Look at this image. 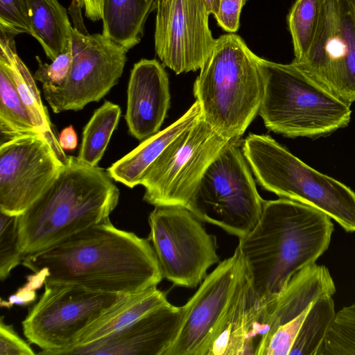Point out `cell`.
<instances>
[{
    "instance_id": "cell-30",
    "label": "cell",
    "mask_w": 355,
    "mask_h": 355,
    "mask_svg": "<svg viewBox=\"0 0 355 355\" xmlns=\"http://www.w3.org/2000/svg\"><path fill=\"white\" fill-rule=\"evenodd\" d=\"M24 257L19 230L18 216L0 212V279L22 263Z\"/></svg>"
},
{
    "instance_id": "cell-23",
    "label": "cell",
    "mask_w": 355,
    "mask_h": 355,
    "mask_svg": "<svg viewBox=\"0 0 355 355\" xmlns=\"http://www.w3.org/2000/svg\"><path fill=\"white\" fill-rule=\"evenodd\" d=\"M31 35L51 61L71 44L73 27L58 0H26Z\"/></svg>"
},
{
    "instance_id": "cell-4",
    "label": "cell",
    "mask_w": 355,
    "mask_h": 355,
    "mask_svg": "<svg viewBox=\"0 0 355 355\" xmlns=\"http://www.w3.org/2000/svg\"><path fill=\"white\" fill-rule=\"evenodd\" d=\"M200 70L193 92L203 119L223 137L241 141L263 96L261 58L231 33L216 40Z\"/></svg>"
},
{
    "instance_id": "cell-38",
    "label": "cell",
    "mask_w": 355,
    "mask_h": 355,
    "mask_svg": "<svg viewBox=\"0 0 355 355\" xmlns=\"http://www.w3.org/2000/svg\"><path fill=\"white\" fill-rule=\"evenodd\" d=\"M221 0H202L208 12L214 15H217Z\"/></svg>"
},
{
    "instance_id": "cell-1",
    "label": "cell",
    "mask_w": 355,
    "mask_h": 355,
    "mask_svg": "<svg viewBox=\"0 0 355 355\" xmlns=\"http://www.w3.org/2000/svg\"><path fill=\"white\" fill-rule=\"evenodd\" d=\"M22 265L46 274V282L89 291L132 295L157 286L163 276L148 239L116 228L110 218L45 250Z\"/></svg>"
},
{
    "instance_id": "cell-11",
    "label": "cell",
    "mask_w": 355,
    "mask_h": 355,
    "mask_svg": "<svg viewBox=\"0 0 355 355\" xmlns=\"http://www.w3.org/2000/svg\"><path fill=\"white\" fill-rule=\"evenodd\" d=\"M71 49L73 62L64 83L42 86L44 97L56 114L78 111L103 98L121 77L128 51L102 33L91 35L76 28Z\"/></svg>"
},
{
    "instance_id": "cell-37",
    "label": "cell",
    "mask_w": 355,
    "mask_h": 355,
    "mask_svg": "<svg viewBox=\"0 0 355 355\" xmlns=\"http://www.w3.org/2000/svg\"><path fill=\"white\" fill-rule=\"evenodd\" d=\"M85 9V16L92 21L103 18L104 0H80Z\"/></svg>"
},
{
    "instance_id": "cell-7",
    "label": "cell",
    "mask_w": 355,
    "mask_h": 355,
    "mask_svg": "<svg viewBox=\"0 0 355 355\" xmlns=\"http://www.w3.org/2000/svg\"><path fill=\"white\" fill-rule=\"evenodd\" d=\"M242 141L230 144L211 163L187 207L201 221L239 239L258 223L265 201L243 153Z\"/></svg>"
},
{
    "instance_id": "cell-25",
    "label": "cell",
    "mask_w": 355,
    "mask_h": 355,
    "mask_svg": "<svg viewBox=\"0 0 355 355\" xmlns=\"http://www.w3.org/2000/svg\"><path fill=\"white\" fill-rule=\"evenodd\" d=\"M331 295L316 300L310 306L290 355H322L324 341L336 316Z\"/></svg>"
},
{
    "instance_id": "cell-9",
    "label": "cell",
    "mask_w": 355,
    "mask_h": 355,
    "mask_svg": "<svg viewBox=\"0 0 355 355\" xmlns=\"http://www.w3.org/2000/svg\"><path fill=\"white\" fill-rule=\"evenodd\" d=\"M241 141L223 137L201 116L147 168L140 182L145 188L144 200L155 207L187 208L211 163L230 144Z\"/></svg>"
},
{
    "instance_id": "cell-10",
    "label": "cell",
    "mask_w": 355,
    "mask_h": 355,
    "mask_svg": "<svg viewBox=\"0 0 355 355\" xmlns=\"http://www.w3.org/2000/svg\"><path fill=\"white\" fill-rule=\"evenodd\" d=\"M150 241L163 278L174 285L194 288L219 262L216 238L182 206H156L148 216Z\"/></svg>"
},
{
    "instance_id": "cell-31",
    "label": "cell",
    "mask_w": 355,
    "mask_h": 355,
    "mask_svg": "<svg viewBox=\"0 0 355 355\" xmlns=\"http://www.w3.org/2000/svg\"><path fill=\"white\" fill-rule=\"evenodd\" d=\"M0 29L11 35H31L26 0H0Z\"/></svg>"
},
{
    "instance_id": "cell-35",
    "label": "cell",
    "mask_w": 355,
    "mask_h": 355,
    "mask_svg": "<svg viewBox=\"0 0 355 355\" xmlns=\"http://www.w3.org/2000/svg\"><path fill=\"white\" fill-rule=\"evenodd\" d=\"M246 0H221L215 18L218 24L228 33H235L239 27L241 10Z\"/></svg>"
},
{
    "instance_id": "cell-3",
    "label": "cell",
    "mask_w": 355,
    "mask_h": 355,
    "mask_svg": "<svg viewBox=\"0 0 355 355\" xmlns=\"http://www.w3.org/2000/svg\"><path fill=\"white\" fill-rule=\"evenodd\" d=\"M102 168L68 155L42 195L18 216L24 257L35 254L109 218L120 192Z\"/></svg>"
},
{
    "instance_id": "cell-27",
    "label": "cell",
    "mask_w": 355,
    "mask_h": 355,
    "mask_svg": "<svg viewBox=\"0 0 355 355\" xmlns=\"http://www.w3.org/2000/svg\"><path fill=\"white\" fill-rule=\"evenodd\" d=\"M0 131L5 140L15 137L40 134L16 85L8 73L0 66Z\"/></svg>"
},
{
    "instance_id": "cell-14",
    "label": "cell",
    "mask_w": 355,
    "mask_h": 355,
    "mask_svg": "<svg viewBox=\"0 0 355 355\" xmlns=\"http://www.w3.org/2000/svg\"><path fill=\"white\" fill-rule=\"evenodd\" d=\"M155 49L176 74L200 69L216 40L202 0H156Z\"/></svg>"
},
{
    "instance_id": "cell-17",
    "label": "cell",
    "mask_w": 355,
    "mask_h": 355,
    "mask_svg": "<svg viewBox=\"0 0 355 355\" xmlns=\"http://www.w3.org/2000/svg\"><path fill=\"white\" fill-rule=\"evenodd\" d=\"M168 75L157 60L141 59L130 71L125 119L129 134L143 141L156 134L170 106Z\"/></svg>"
},
{
    "instance_id": "cell-40",
    "label": "cell",
    "mask_w": 355,
    "mask_h": 355,
    "mask_svg": "<svg viewBox=\"0 0 355 355\" xmlns=\"http://www.w3.org/2000/svg\"><path fill=\"white\" fill-rule=\"evenodd\" d=\"M153 1H155V0H153Z\"/></svg>"
},
{
    "instance_id": "cell-29",
    "label": "cell",
    "mask_w": 355,
    "mask_h": 355,
    "mask_svg": "<svg viewBox=\"0 0 355 355\" xmlns=\"http://www.w3.org/2000/svg\"><path fill=\"white\" fill-rule=\"evenodd\" d=\"M322 355H355V304L336 313Z\"/></svg>"
},
{
    "instance_id": "cell-2",
    "label": "cell",
    "mask_w": 355,
    "mask_h": 355,
    "mask_svg": "<svg viewBox=\"0 0 355 355\" xmlns=\"http://www.w3.org/2000/svg\"><path fill=\"white\" fill-rule=\"evenodd\" d=\"M331 219L292 200L264 201L258 223L237 246L260 305L276 298L297 271L316 263L328 249Z\"/></svg>"
},
{
    "instance_id": "cell-36",
    "label": "cell",
    "mask_w": 355,
    "mask_h": 355,
    "mask_svg": "<svg viewBox=\"0 0 355 355\" xmlns=\"http://www.w3.org/2000/svg\"><path fill=\"white\" fill-rule=\"evenodd\" d=\"M58 142L63 150H72L76 148L78 138L72 125L64 128L58 137Z\"/></svg>"
},
{
    "instance_id": "cell-33",
    "label": "cell",
    "mask_w": 355,
    "mask_h": 355,
    "mask_svg": "<svg viewBox=\"0 0 355 355\" xmlns=\"http://www.w3.org/2000/svg\"><path fill=\"white\" fill-rule=\"evenodd\" d=\"M35 353L15 331L12 325L0 320V355H34Z\"/></svg>"
},
{
    "instance_id": "cell-20",
    "label": "cell",
    "mask_w": 355,
    "mask_h": 355,
    "mask_svg": "<svg viewBox=\"0 0 355 355\" xmlns=\"http://www.w3.org/2000/svg\"><path fill=\"white\" fill-rule=\"evenodd\" d=\"M201 116L200 105L196 101L178 120L163 130L143 140L135 149L112 164L107 172L114 180L129 188L140 184L147 168L166 146L193 125Z\"/></svg>"
},
{
    "instance_id": "cell-15",
    "label": "cell",
    "mask_w": 355,
    "mask_h": 355,
    "mask_svg": "<svg viewBox=\"0 0 355 355\" xmlns=\"http://www.w3.org/2000/svg\"><path fill=\"white\" fill-rule=\"evenodd\" d=\"M244 268L239 249L220 262L183 306V316L164 355H200L227 307Z\"/></svg>"
},
{
    "instance_id": "cell-32",
    "label": "cell",
    "mask_w": 355,
    "mask_h": 355,
    "mask_svg": "<svg viewBox=\"0 0 355 355\" xmlns=\"http://www.w3.org/2000/svg\"><path fill=\"white\" fill-rule=\"evenodd\" d=\"M36 60L38 68L34 78L42 83V86H60L67 80L71 71L73 62L71 44L50 64L42 62L38 56Z\"/></svg>"
},
{
    "instance_id": "cell-8",
    "label": "cell",
    "mask_w": 355,
    "mask_h": 355,
    "mask_svg": "<svg viewBox=\"0 0 355 355\" xmlns=\"http://www.w3.org/2000/svg\"><path fill=\"white\" fill-rule=\"evenodd\" d=\"M125 296L46 282L39 301L21 322L24 334L42 349L39 354L62 355L76 345L88 327Z\"/></svg>"
},
{
    "instance_id": "cell-21",
    "label": "cell",
    "mask_w": 355,
    "mask_h": 355,
    "mask_svg": "<svg viewBox=\"0 0 355 355\" xmlns=\"http://www.w3.org/2000/svg\"><path fill=\"white\" fill-rule=\"evenodd\" d=\"M10 35L1 31L0 66L3 67L12 78L20 97L40 135L45 138L60 160L65 164L68 155L59 144L58 138L54 132L46 107L42 103L35 78L17 55L14 40Z\"/></svg>"
},
{
    "instance_id": "cell-16",
    "label": "cell",
    "mask_w": 355,
    "mask_h": 355,
    "mask_svg": "<svg viewBox=\"0 0 355 355\" xmlns=\"http://www.w3.org/2000/svg\"><path fill=\"white\" fill-rule=\"evenodd\" d=\"M183 306L171 303L101 339L73 347L62 355H164L175 338Z\"/></svg>"
},
{
    "instance_id": "cell-6",
    "label": "cell",
    "mask_w": 355,
    "mask_h": 355,
    "mask_svg": "<svg viewBox=\"0 0 355 355\" xmlns=\"http://www.w3.org/2000/svg\"><path fill=\"white\" fill-rule=\"evenodd\" d=\"M241 149L264 189L313 207L346 232H355V191L349 187L309 166L269 135L250 133Z\"/></svg>"
},
{
    "instance_id": "cell-18",
    "label": "cell",
    "mask_w": 355,
    "mask_h": 355,
    "mask_svg": "<svg viewBox=\"0 0 355 355\" xmlns=\"http://www.w3.org/2000/svg\"><path fill=\"white\" fill-rule=\"evenodd\" d=\"M259 302L245 268L200 355H256L262 338Z\"/></svg>"
},
{
    "instance_id": "cell-39",
    "label": "cell",
    "mask_w": 355,
    "mask_h": 355,
    "mask_svg": "<svg viewBox=\"0 0 355 355\" xmlns=\"http://www.w3.org/2000/svg\"><path fill=\"white\" fill-rule=\"evenodd\" d=\"M148 1H153V2H155L154 1H152V0H148Z\"/></svg>"
},
{
    "instance_id": "cell-34",
    "label": "cell",
    "mask_w": 355,
    "mask_h": 355,
    "mask_svg": "<svg viewBox=\"0 0 355 355\" xmlns=\"http://www.w3.org/2000/svg\"><path fill=\"white\" fill-rule=\"evenodd\" d=\"M26 279V283L15 293L10 295L7 301L1 300V306L10 309L15 304L25 306L35 300V291L44 284L46 274L43 270H40L27 276Z\"/></svg>"
},
{
    "instance_id": "cell-12",
    "label": "cell",
    "mask_w": 355,
    "mask_h": 355,
    "mask_svg": "<svg viewBox=\"0 0 355 355\" xmlns=\"http://www.w3.org/2000/svg\"><path fill=\"white\" fill-rule=\"evenodd\" d=\"M294 63L341 100L355 102V0H320L311 48Z\"/></svg>"
},
{
    "instance_id": "cell-28",
    "label": "cell",
    "mask_w": 355,
    "mask_h": 355,
    "mask_svg": "<svg viewBox=\"0 0 355 355\" xmlns=\"http://www.w3.org/2000/svg\"><path fill=\"white\" fill-rule=\"evenodd\" d=\"M320 0H295L287 17L295 58L299 62L307 55L317 28Z\"/></svg>"
},
{
    "instance_id": "cell-26",
    "label": "cell",
    "mask_w": 355,
    "mask_h": 355,
    "mask_svg": "<svg viewBox=\"0 0 355 355\" xmlns=\"http://www.w3.org/2000/svg\"><path fill=\"white\" fill-rule=\"evenodd\" d=\"M121 114V107L109 101L97 108L85 125L78 158L97 166L102 159Z\"/></svg>"
},
{
    "instance_id": "cell-5",
    "label": "cell",
    "mask_w": 355,
    "mask_h": 355,
    "mask_svg": "<svg viewBox=\"0 0 355 355\" xmlns=\"http://www.w3.org/2000/svg\"><path fill=\"white\" fill-rule=\"evenodd\" d=\"M264 92L259 114L270 131L286 137L316 139L346 127L350 104L294 62L261 58Z\"/></svg>"
},
{
    "instance_id": "cell-13",
    "label": "cell",
    "mask_w": 355,
    "mask_h": 355,
    "mask_svg": "<svg viewBox=\"0 0 355 355\" xmlns=\"http://www.w3.org/2000/svg\"><path fill=\"white\" fill-rule=\"evenodd\" d=\"M64 164L40 134L1 141L0 212L24 214L52 184Z\"/></svg>"
},
{
    "instance_id": "cell-24",
    "label": "cell",
    "mask_w": 355,
    "mask_h": 355,
    "mask_svg": "<svg viewBox=\"0 0 355 355\" xmlns=\"http://www.w3.org/2000/svg\"><path fill=\"white\" fill-rule=\"evenodd\" d=\"M155 1L104 0L102 34L127 50L132 49L140 42Z\"/></svg>"
},
{
    "instance_id": "cell-22",
    "label": "cell",
    "mask_w": 355,
    "mask_h": 355,
    "mask_svg": "<svg viewBox=\"0 0 355 355\" xmlns=\"http://www.w3.org/2000/svg\"><path fill=\"white\" fill-rule=\"evenodd\" d=\"M168 304L170 302L167 300L166 294L157 286L135 294L127 295L88 327L82 333L74 347L101 339L128 326L150 311Z\"/></svg>"
},
{
    "instance_id": "cell-19",
    "label": "cell",
    "mask_w": 355,
    "mask_h": 355,
    "mask_svg": "<svg viewBox=\"0 0 355 355\" xmlns=\"http://www.w3.org/2000/svg\"><path fill=\"white\" fill-rule=\"evenodd\" d=\"M335 292L334 282L326 266L315 263L297 271L276 298L259 304L263 334L259 345L276 329L300 315L316 300L324 295L333 296Z\"/></svg>"
}]
</instances>
